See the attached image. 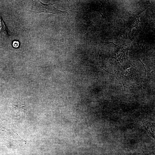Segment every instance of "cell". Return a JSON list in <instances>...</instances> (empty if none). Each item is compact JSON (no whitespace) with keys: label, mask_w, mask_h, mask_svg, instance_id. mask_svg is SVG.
<instances>
[{"label":"cell","mask_w":155,"mask_h":155,"mask_svg":"<svg viewBox=\"0 0 155 155\" xmlns=\"http://www.w3.org/2000/svg\"><path fill=\"white\" fill-rule=\"evenodd\" d=\"M32 10L35 13H48L55 14L69 19V14L67 12L59 10L52 4H44L38 1H35Z\"/></svg>","instance_id":"6da1fadb"},{"label":"cell","mask_w":155,"mask_h":155,"mask_svg":"<svg viewBox=\"0 0 155 155\" xmlns=\"http://www.w3.org/2000/svg\"><path fill=\"white\" fill-rule=\"evenodd\" d=\"M146 9V8L137 15H132L129 13V16L127 25L129 30H130L129 34L130 33L132 29L133 28L136 27L137 28L138 24L140 22L139 18L142 12H143Z\"/></svg>","instance_id":"7a4b0ae2"},{"label":"cell","mask_w":155,"mask_h":155,"mask_svg":"<svg viewBox=\"0 0 155 155\" xmlns=\"http://www.w3.org/2000/svg\"><path fill=\"white\" fill-rule=\"evenodd\" d=\"M142 123L143 126L146 130L149 135L154 139V124L144 120L142 121Z\"/></svg>","instance_id":"3957f363"},{"label":"cell","mask_w":155,"mask_h":155,"mask_svg":"<svg viewBox=\"0 0 155 155\" xmlns=\"http://www.w3.org/2000/svg\"><path fill=\"white\" fill-rule=\"evenodd\" d=\"M9 36L8 30L5 27L0 16V37L4 38L8 37Z\"/></svg>","instance_id":"277c9868"},{"label":"cell","mask_w":155,"mask_h":155,"mask_svg":"<svg viewBox=\"0 0 155 155\" xmlns=\"http://www.w3.org/2000/svg\"><path fill=\"white\" fill-rule=\"evenodd\" d=\"M19 42L17 41H14L13 43V47L17 48L19 47Z\"/></svg>","instance_id":"5b68a950"},{"label":"cell","mask_w":155,"mask_h":155,"mask_svg":"<svg viewBox=\"0 0 155 155\" xmlns=\"http://www.w3.org/2000/svg\"><path fill=\"white\" fill-rule=\"evenodd\" d=\"M141 155H149V154H141Z\"/></svg>","instance_id":"8992f818"}]
</instances>
